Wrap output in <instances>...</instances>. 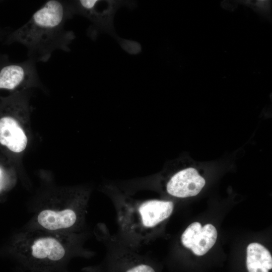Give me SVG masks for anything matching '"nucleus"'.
<instances>
[{
  "mask_svg": "<svg viewBox=\"0 0 272 272\" xmlns=\"http://www.w3.org/2000/svg\"><path fill=\"white\" fill-rule=\"evenodd\" d=\"M73 16L69 1H48L25 24L8 34L5 43L21 44L26 48L28 59L47 62L56 50L70 51L75 35L65 25Z\"/></svg>",
  "mask_w": 272,
  "mask_h": 272,
  "instance_id": "obj_1",
  "label": "nucleus"
},
{
  "mask_svg": "<svg viewBox=\"0 0 272 272\" xmlns=\"http://www.w3.org/2000/svg\"><path fill=\"white\" fill-rule=\"evenodd\" d=\"M22 260L29 268L47 271L57 267L66 256L63 243L53 234H43L25 240Z\"/></svg>",
  "mask_w": 272,
  "mask_h": 272,
  "instance_id": "obj_2",
  "label": "nucleus"
},
{
  "mask_svg": "<svg viewBox=\"0 0 272 272\" xmlns=\"http://www.w3.org/2000/svg\"><path fill=\"white\" fill-rule=\"evenodd\" d=\"M74 15H82L88 19L95 29L114 34L113 18L121 6L134 7L131 1L113 0H78L69 1Z\"/></svg>",
  "mask_w": 272,
  "mask_h": 272,
  "instance_id": "obj_3",
  "label": "nucleus"
},
{
  "mask_svg": "<svg viewBox=\"0 0 272 272\" xmlns=\"http://www.w3.org/2000/svg\"><path fill=\"white\" fill-rule=\"evenodd\" d=\"M41 84L34 61L13 62L7 54H0V90L15 91Z\"/></svg>",
  "mask_w": 272,
  "mask_h": 272,
  "instance_id": "obj_4",
  "label": "nucleus"
},
{
  "mask_svg": "<svg viewBox=\"0 0 272 272\" xmlns=\"http://www.w3.org/2000/svg\"><path fill=\"white\" fill-rule=\"evenodd\" d=\"M20 98L19 94L3 100L0 105V144L11 152H23L27 145V136L15 114Z\"/></svg>",
  "mask_w": 272,
  "mask_h": 272,
  "instance_id": "obj_5",
  "label": "nucleus"
},
{
  "mask_svg": "<svg viewBox=\"0 0 272 272\" xmlns=\"http://www.w3.org/2000/svg\"><path fill=\"white\" fill-rule=\"evenodd\" d=\"M205 185V180L193 168L181 170L172 175L166 184L167 192L175 197L195 196Z\"/></svg>",
  "mask_w": 272,
  "mask_h": 272,
  "instance_id": "obj_6",
  "label": "nucleus"
},
{
  "mask_svg": "<svg viewBox=\"0 0 272 272\" xmlns=\"http://www.w3.org/2000/svg\"><path fill=\"white\" fill-rule=\"evenodd\" d=\"M174 204L171 201L148 199L138 206V219L145 229L156 227L171 215Z\"/></svg>",
  "mask_w": 272,
  "mask_h": 272,
  "instance_id": "obj_7",
  "label": "nucleus"
},
{
  "mask_svg": "<svg viewBox=\"0 0 272 272\" xmlns=\"http://www.w3.org/2000/svg\"><path fill=\"white\" fill-rule=\"evenodd\" d=\"M77 220L76 212L71 208H46L37 216L40 227L50 231L71 228Z\"/></svg>",
  "mask_w": 272,
  "mask_h": 272,
  "instance_id": "obj_8",
  "label": "nucleus"
},
{
  "mask_svg": "<svg viewBox=\"0 0 272 272\" xmlns=\"http://www.w3.org/2000/svg\"><path fill=\"white\" fill-rule=\"evenodd\" d=\"M246 266L248 272H269L272 268V257L262 245L254 242L247 247Z\"/></svg>",
  "mask_w": 272,
  "mask_h": 272,
  "instance_id": "obj_9",
  "label": "nucleus"
},
{
  "mask_svg": "<svg viewBox=\"0 0 272 272\" xmlns=\"http://www.w3.org/2000/svg\"><path fill=\"white\" fill-rule=\"evenodd\" d=\"M217 238L216 228L212 224H206L197 234L190 249L196 255H203L214 246Z\"/></svg>",
  "mask_w": 272,
  "mask_h": 272,
  "instance_id": "obj_10",
  "label": "nucleus"
},
{
  "mask_svg": "<svg viewBox=\"0 0 272 272\" xmlns=\"http://www.w3.org/2000/svg\"><path fill=\"white\" fill-rule=\"evenodd\" d=\"M202 226L199 222L191 224L183 233L181 239L183 245L189 249L192 247L194 239L197 233L201 230Z\"/></svg>",
  "mask_w": 272,
  "mask_h": 272,
  "instance_id": "obj_11",
  "label": "nucleus"
},
{
  "mask_svg": "<svg viewBox=\"0 0 272 272\" xmlns=\"http://www.w3.org/2000/svg\"><path fill=\"white\" fill-rule=\"evenodd\" d=\"M125 272H155V271L149 265L141 264L131 267Z\"/></svg>",
  "mask_w": 272,
  "mask_h": 272,
  "instance_id": "obj_12",
  "label": "nucleus"
},
{
  "mask_svg": "<svg viewBox=\"0 0 272 272\" xmlns=\"http://www.w3.org/2000/svg\"><path fill=\"white\" fill-rule=\"evenodd\" d=\"M3 176V171L1 167H0V189H1V185L2 182V180Z\"/></svg>",
  "mask_w": 272,
  "mask_h": 272,
  "instance_id": "obj_13",
  "label": "nucleus"
},
{
  "mask_svg": "<svg viewBox=\"0 0 272 272\" xmlns=\"http://www.w3.org/2000/svg\"><path fill=\"white\" fill-rule=\"evenodd\" d=\"M2 34V31L0 30V35H1Z\"/></svg>",
  "mask_w": 272,
  "mask_h": 272,
  "instance_id": "obj_14",
  "label": "nucleus"
}]
</instances>
